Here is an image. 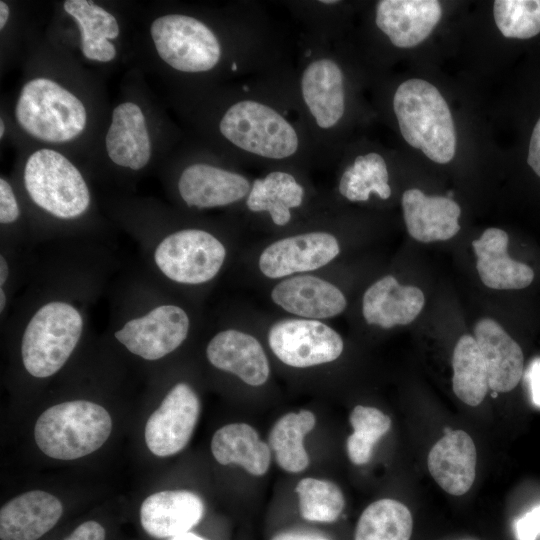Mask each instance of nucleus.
I'll list each match as a JSON object with an SVG mask.
<instances>
[{"instance_id":"nucleus-1","label":"nucleus","mask_w":540,"mask_h":540,"mask_svg":"<svg viewBox=\"0 0 540 540\" xmlns=\"http://www.w3.org/2000/svg\"><path fill=\"white\" fill-rule=\"evenodd\" d=\"M217 132L238 157L276 167L319 157L299 119L266 93L244 91L222 109Z\"/></svg>"},{"instance_id":"nucleus-2","label":"nucleus","mask_w":540,"mask_h":540,"mask_svg":"<svg viewBox=\"0 0 540 540\" xmlns=\"http://www.w3.org/2000/svg\"><path fill=\"white\" fill-rule=\"evenodd\" d=\"M293 104L319 157H327V140L347 109L345 74L322 41L313 40L293 81Z\"/></svg>"},{"instance_id":"nucleus-3","label":"nucleus","mask_w":540,"mask_h":540,"mask_svg":"<svg viewBox=\"0 0 540 540\" xmlns=\"http://www.w3.org/2000/svg\"><path fill=\"white\" fill-rule=\"evenodd\" d=\"M393 111L404 140L433 162L446 164L456 151V132L450 109L431 83L408 79L397 87Z\"/></svg>"},{"instance_id":"nucleus-4","label":"nucleus","mask_w":540,"mask_h":540,"mask_svg":"<svg viewBox=\"0 0 540 540\" xmlns=\"http://www.w3.org/2000/svg\"><path fill=\"white\" fill-rule=\"evenodd\" d=\"M85 327L80 308L66 299H51L40 305L24 326L21 359L35 378L56 374L76 349Z\"/></svg>"},{"instance_id":"nucleus-5","label":"nucleus","mask_w":540,"mask_h":540,"mask_svg":"<svg viewBox=\"0 0 540 540\" xmlns=\"http://www.w3.org/2000/svg\"><path fill=\"white\" fill-rule=\"evenodd\" d=\"M111 430L112 419L103 406L72 400L46 409L36 421L34 436L48 457L75 460L98 450Z\"/></svg>"},{"instance_id":"nucleus-6","label":"nucleus","mask_w":540,"mask_h":540,"mask_svg":"<svg viewBox=\"0 0 540 540\" xmlns=\"http://www.w3.org/2000/svg\"><path fill=\"white\" fill-rule=\"evenodd\" d=\"M22 130L40 141L65 143L79 137L87 124L83 102L70 90L47 77L28 80L14 108Z\"/></svg>"},{"instance_id":"nucleus-7","label":"nucleus","mask_w":540,"mask_h":540,"mask_svg":"<svg viewBox=\"0 0 540 540\" xmlns=\"http://www.w3.org/2000/svg\"><path fill=\"white\" fill-rule=\"evenodd\" d=\"M23 184L39 209L60 220L80 218L91 205V192L82 173L53 149H38L27 158Z\"/></svg>"},{"instance_id":"nucleus-8","label":"nucleus","mask_w":540,"mask_h":540,"mask_svg":"<svg viewBox=\"0 0 540 540\" xmlns=\"http://www.w3.org/2000/svg\"><path fill=\"white\" fill-rule=\"evenodd\" d=\"M159 58L173 70L203 75L219 68L225 58L224 40L206 21L185 13H169L149 28Z\"/></svg>"},{"instance_id":"nucleus-9","label":"nucleus","mask_w":540,"mask_h":540,"mask_svg":"<svg viewBox=\"0 0 540 540\" xmlns=\"http://www.w3.org/2000/svg\"><path fill=\"white\" fill-rule=\"evenodd\" d=\"M227 258L224 243L201 228H183L163 236L154 246L152 261L158 272L181 285L212 281Z\"/></svg>"},{"instance_id":"nucleus-10","label":"nucleus","mask_w":540,"mask_h":540,"mask_svg":"<svg viewBox=\"0 0 540 540\" xmlns=\"http://www.w3.org/2000/svg\"><path fill=\"white\" fill-rule=\"evenodd\" d=\"M189 314L173 303H161L124 321L115 339L130 353L149 361L178 349L189 335Z\"/></svg>"},{"instance_id":"nucleus-11","label":"nucleus","mask_w":540,"mask_h":540,"mask_svg":"<svg viewBox=\"0 0 540 540\" xmlns=\"http://www.w3.org/2000/svg\"><path fill=\"white\" fill-rule=\"evenodd\" d=\"M273 354L285 365L308 368L327 364L344 349L341 335L320 320L287 318L274 323L267 334Z\"/></svg>"},{"instance_id":"nucleus-12","label":"nucleus","mask_w":540,"mask_h":540,"mask_svg":"<svg viewBox=\"0 0 540 540\" xmlns=\"http://www.w3.org/2000/svg\"><path fill=\"white\" fill-rule=\"evenodd\" d=\"M339 254L340 244L335 235L313 230L270 243L259 255L258 268L269 279H283L320 269Z\"/></svg>"},{"instance_id":"nucleus-13","label":"nucleus","mask_w":540,"mask_h":540,"mask_svg":"<svg viewBox=\"0 0 540 540\" xmlns=\"http://www.w3.org/2000/svg\"><path fill=\"white\" fill-rule=\"evenodd\" d=\"M200 407L199 397L189 384H175L147 420L148 449L158 457H168L184 449L196 427Z\"/></svg>"},{"instance_id":"nucleus-14","label":"nucleus","mask_w":540,"mask_h":540,"mask_svg":"<svg viewBox=\"0 0 540 540\" xmlns=\"http://www.w3.org/2000/svg\"><path fill=\"white\" fill-rule=\"evenodd\" d=\"M252 182L237 170L199 161L182 169L177 179V192L189 208L215 209L245 202Z\"/></svg>"},{"instance_id":"nucleus-15","label":"nucleus","mask_w":540,"mask_h":540,"mask_svg":"<svg viewBox=\"0 0 540 540\" xmlns=\"http://www.w3.org/2000/svg\"><path fill=\"white\" fill-rule=\"evenodd\" d=\"M270 297L291 315L320 321L340 315L347 306L345 295L335 284L311 274L281 279Z\"/></svg>"},{"instance_id":"nucleus-16","label":"nucleus","mask_w":540,"mask_h":540,"mask_svg":"<svg viewBox=\"0 0 540 540\" xmlns=\"http://www.w3.org/2000/svg\"><path fill=\"white\" fill-rule=\"evenodd\" d=\"M209 363L249 386L264 385L270 376L267 355L256 337L233 328L217 332L206 346Z\"/></svg>"},{"instance_id":"nucleus-17","label":"nucleus","mask_w":540,"mask_h":540,"mask_svg":"<svg viewBox=\"0 0 540 540\" xmlns=\"http://www.w3.org/2000/svg\"><path fill=\"white\" fill-rule=\"evenodd\" d=\"M442 16L436 0H381L375 7V24L391 44L412 48L423 42Z\"/></svg>"},{"instance_id":"nucleus-18","label":"nucleus","mask_w":540,"mask_h":540,"mask_svg":"<svg viewBox=\"0 0 540 540\" xmlns=\"http://www.w3.org/2000/svg\"><path fill=\"white\" fill-rule=\"evenodd\" d=\"M477 451L463 430H446L431 448L427 465L436 483L447 493L464 495L476 477Z\"/></svg>"},{"instance_id":"nucleus-19","label":"nucleus","mask_w":540,"mask_h":540,"mask_svg":"<svg viewBox=\"0 0 540 540\" xmlns=\"http://www.w3.org/2000/svg\"><path fill=\"white\" fill-rule=\"evenodd\" d=\"M204 503L188 490H165L148 496L140 507L143 529L163 539L190 532L204 515Z\"/></svg>"},{"instance_id":"nucleus-20","label":"nucleus","mask_w":540,"mask_h":540,"mask_svg":"<svg viewBox=\"0 0 540 540\" xmlns=\"http://www.w3.org/2000/svg\"><path fill=\"white\" fill-rule=\"evenodd\" d=\"M474 338L486 365L489 389L496 393L513 390L524 369L519 344L491 318H482L476 323Z\"/></svg>"},{"instance_id":"nucleus-21","label":"nucleus","mask_w":540,"mask_h":540,"mask_svg":"<svg viewBox=\"0 0 540 540\" xmlns=\"http://www.w3.org/2000/svg\"><path fill=\"white\" fill-rule=\"evenodd\" d=\"M401 204L407 232L419 242L449 240L460 231L461 208L451 198L412 188L403 193Z\"/></svg>"},{"instance_id":"nucleus-22","label":"nucleus","mask_w":540,"mask_h":540,"mask_svg":"<svg viewBox=\"0 0 540 540\" xmlns=\"http://www.w3.org/2000/svg\"><path fill=\"white\" fill-rule=\"evenodd\" d=\"M63 512L54 495L34 490L16 496L0 510L1 540H37L50 531Z\"/></svg>"},{"instance_id":"nucleus-23","label":"nucleus","mask_w":540,"mask_h":540,"mask_svg":"<svg viewBox=\"0 0 540 540\" xmlns=\"http://www.w3.org/2000/svg\"><path fill=\"white\" fill-rule=\"evenodd\" d=\"M105 147L109 159L119 167L138 171L148 165L151 141L145 115L139 105L126 101L113 109Z\"/></svg>"},{"instance_id":"nucleus-24","label":"nucleus","mask_w":540,"mask_h":540,"mask_svg":"<svg viewBox=\"0 0 540 540\" xmlns=\"http://www.w3.org/2000/svg\"><path fill=\"white\" fill-rule=\"evenodd\" d=\"M508 243V234L500 228L486 229L471 243L478 275L488 288L518 290L528 287L534 279L530 266L509 256Z\"/></svg>"},{"instance_id":"nucleus-25","label":"nucleus","mask_w":540,"mask_h":540,"mask_svg":"<svg viewBox=\"0 0 540 540\" xmlns=\"http://www.w3.org/2000/svg\"><path fill=\"white\" fill-rule=\"evenodd\" d=\"M424 304L425 297L421 289L401 285L394 276L387 275L365 291L362 314L367 324L390 329L414 321Z\"/></svg>"},{"instance_id":"nucleus-26","label":"nucleus","mask_w":540,"mask_h":540,"mask_svg":"<svg viewBox=\"0 0 540 540\" xmlns=\"http://www.w3.org/2000/svg\"><path fill=\"white\" fill-rule=\"evenodd\" d=\"M305 195L304 185L292 170L275 167L253 179L245 206L252 213H266L275 226L284 227L293 219V211L302 207Z\"/></svg>"},{"instance_id":"nucleus-27","label":"nucleus","mask_w":540,"mask_h":540,"mask_svg":"<svg viewBox=\"0 0 540 540\" xmlns=\"http://www.w3.org/2000/svg\"><path fill=\"white\" fill-rule=\"evenodd\" d=\"M211 452L219 464L239 465L254 476L264 475L271 463L270 446L246 423L219 428L212 437Z\"/></svg>"},{"instance_id":"nucleus-28","label":"nucleus","mask_w":540,"mask_h":540,"mask_svg":"<svg viewBox=\"0 0 540 540\" xmlns=\"http://www.w3.org/2000/svg\"><path fill=\"white\" fill-rule=\"evenodd\" d=\"M65 12L80 32L81 52L89 60L109 62L116 57V47L109 40L119 36L117 19L110 12L87 0H67Z\"/></svg>"},{"instance_id":"nucleus-29","label":"nucleus","mask_w":540,"mask_h":540,"mask_svg":"<svg viewBox=\"0 0 540 540\" xmlns=\"http://www.w3.org/2000/svg\"><path fill=\"white\" fill-rule=\"evenodd\" d=\"M315 424V415L309 410L286 413L275 422L268 435V445L281 469L299 473L308 467L309 456L303 440Z\"/></svg>"},{"instance_id":"nucleus-30","label":"nucleus","mask_w":540,"mask_h":540,"mask_svg":"<svg viewBox=\"0 0 540 540\" xmlns=\"http://www.w3.org/2000/svg\"><path fill=\"white\" fill-rule=\"evenodd\" d=\"M452 368L454 394L469 406L481 404L489 390V382L484 359L473 336L463 335L457 341Z\"/></svg>"},{"instance_id":"nucleus-31","label":"nucleus","mask_w":540,"mask_h":540,"mask_svg":"<svg viewBox=\"0 0 540 540\" xmlns=\"http://www.w3.org/2000/svg\"><path fill=\"white\" fill-rule=\"evenodd\" d=\"M339 194L350 202L368 201L371 194L386 200L391 196L389 172L383 156L376 152L357 155L341 173Z\"/></svg>"},{"instance_id":"nucleus-32","label":"nucleus","mask_w":540,"mask_h":540,"mask_svg":"<svg viewBox=\"0 0 540 540\" xmlns=\"http://www.w3.org/2000/svg\"><path fill=\"white\" fill-rule=\"evenodd\" d=\"M413 518L403 503L389 498L368 505L359 517L354 540H410Z\"/></svg>"},{"instance_id":"nucleus-33","label":"nucleus","mask_w":540,"mask_h":540,"mask_svg":"<svg viewBox=\"0 0 540 540\" xmlns=\"http://www.w3.org/2000/svg\"><path fill=\"white\" fill-rule=\"evenodd\" d=\"M295 492L301 516L311 522L332 523L341 515L345 499L334 482L307 477L301 479Z\"/></svg>"},{"instance_id":"nucleus-34","label":"nucleus","mask_w":540,"mask_h":540,"mask_svg":"<svg viewBox=\"0 0 540 540\" xmlns=\"http://www.w3.org/2000/svg\"><path fill=\"white\" fill-rule=\"evenodd\" d=\"M349 421L353 433L346 442L348 458L355 465L366 464L376 442L389 431L391 419L375 407L357 405L351 411Z\"/></svg>"},{"instance_id":"nucleus-35","label":"nucleus","mask_w":540,"mask_h":540,"mask_svg":"<svg viewBox=\"0 0 540 540\" xmlns=\"http://www.w3.org/2000/svg\"><path fill=\"white\" fill-rule=\"evenodd\" d=\"M493 14L506 38L529 39L540 33V0H496Z\"/></svg>"},{"instance_id":"nucleus-36","label":"nucleus","mask_w":540,"mask_h":540,"mask_svg":"<svg viewBox=\"0 0 540 540\" xmlns=\"http://www.w3.org/2000/svg\"><path fill=\"white\" fill-rule=\"evenodd\" d=\"M21 215L17 197L7 179L0 178V223L3 226L15 223Z\"/></svg>"},{"instance_id":"nucleus-37","label":"nucleus","mask_w":540,"mask_h":540,"mask_svg":"<svg viewBox=\"0 0 540 540\" xmlns=\"http://www.w3.org/2000/svg\"><path fill=\"white\" fill-rule=\"evenodd\" d=\"M515 530L518 540H536L540 534V505L522 516Z\"/></svg>"},{"instance_id":"nucleus-38","label":"nucleus","mask_w":540,"mask_h":540,"mask_svg":"<svg viewBox=\"0 0 540 540\" xmlns=\"http://www.w3.org/2000/svg\"><path fill=\"white\" fill-rule=\"evenodd\" d=\"M64 540H105V529L96 521H86Z\"/></svg>"},{"instance_id":"nucleus-39","label":"nucleus","mask_w":540,"mask_h":540,"mask_svg":"<svg viewBox=\"0 0 540 540\" xmlns=\"http://www.w3.org/2000/svg\"><path fill=\"white\" fill-rule=\"evenodd\" d=\"M527 163L540 177V118L536 122L530 138Z\"/></svg>"},{"instance_id":"nucleus-40","label":"nucleus","mask_w":540,"mask_h":540,"mask_svg":"<svg viewBox=\"0 0 540 540\" xmlns=\"http://www.w3.org/2000/svg\"><path fill=\"white\" fill-rule=\"evenodd\" d=\"M528 381L533 403L540 406V358L531 361L525 375Z\"/></svg>"},{"instance_id":"nucleus-41","label":"nucleus","mask_w":540,"mask_h":540,"mask_svg":"<svg viewBox=\"0 0 540 540\" xmlns=\"http://www.w3.org/2000/svg\"><path fill=\"white\" fill-rule=\"evenodd\" d=\"M271 540H330L324 535L308 531H284L276 534Z\"/></svg>"},{"instance_id":"nucleus-42","label":"nucleus","mask_w":540,"mask_h":540,"mask_svg":"<svg viewBox=\"0 0 540 540\" xmlns=\"http://www.w3.org/2000/svg\"><path fill=\"white\" fill-rule=\"evenodd\" d=\"M10 265L3 253L0 255V287L5 288V285L10 278Z\"/></svg>"},{"instance_id":"nucleus-43","label":"nucleus","mask_w":540,"mask_h":540,"mask_svg":"<svg viewBox=\"0 0 540 540\" xmlns=\"http://www.w3.org/2000/svg\"><path fill=\"white\" fill-rule=\"evenodd\" d=\"M10 16V8L4 1H0V29L3 30Z\"/></svg>"},{"instance_id":"nucleus-44","label":"nucleus","mask_w":540,"mask_h":540,"mask_svg":"<svg viewBox=\"0 0 540 540\" xmlns=\"http://www.w3.org/2000/svg\"><path fill=\"white\" fill-rule=\"evenodd\" d=\"M169 540H207L195 533H192V532H187V533H184V534H180V535H177V536H174L172 538H169Z\"/></svg>"},{"instance_id":"nucleus-45","label":"nucleus","mask_w":540,"mask_h":540,"mask_svg":"<svg viewBox=\"0 0 540 540\" xmlns=\"http://www.w3.org/2000/svg\"><path fill=\"white\" fill-rule=\"evenodd\" d=\"M7 306V293L5 288L0 287V312L3 314Z\"/></svg>"},{"instance_id":"nucleus-46","label":"nucleus","mask_w":540,"mask_h":540,"mask_svg":"<svg viewBox=\"0 0 540 540\" xmlns=\"http://www.w3.org/2000/svg\"><path fill=\"white\" fill-rule=\"evenodd\" d=\"M5 133V123L3 121V118L0 120V137L3 138V135Z\"/></svg>"}]
</instances>
